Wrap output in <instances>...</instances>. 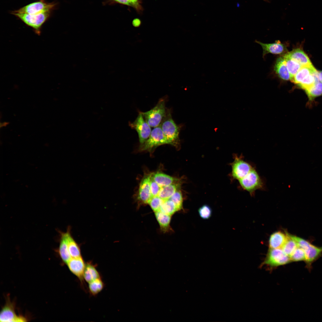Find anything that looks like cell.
<instances>
[{"label": "cell", "mask_w": 322, "mask_h": 322, "mask_svg": "<svg viewBox=\"0 0 322 322\" xmlns=\"http://www.w3.org/2000/svg\"></svg>", "instance_id": "40"}, {"label": "cell", "mask_w": 322, "mask_h": 322, "mask_svg": "<svg viewBox=\"0 0 322 322\" xmlns=\"http://www.w3.org/2000/svg\"><path fill=\"white\" fill-rule=\"evenodd\" d=\"M116 3L131 6L134 7V6L129 0H105L103 2V4L111 5Z\"/></svg>", "instance_id": "36"}, {"label": "cell", "mask_w": 322, "mask_h": 322, "mask_svg": "<svg viewBox=\"0 0 322 322\" xmlns=\"http://www.w3.org/2000/svg\"><path fill=\"white\" fill-rule=\"evenodd\" d=\"M299 63L302 66H310L312 64L307 55L301 49H295L284 54Z\"/></svg>", "instance_id": "17"}, {"label": "cell", "mask_w": 322, "mask_h": 322, "mask_svg": "<svg viewBox=\"0 0 322 322\" xmlns=\"http://www.w3.org/2000/svg\"><path fill=\"white\" fill-rule=\"evenodd\" d=\"M256 42L261 46L263 57L268 53L281 55L286 53L287 51L286 45L279 40L276 41L274 43L270 44H264L257 41H256Z\"/></svg>", "instance_id": "13"}, {"label": "cell", "mask_w": 322, "mask_h": 322, "mask_svg": "<svg viewBox=\"0 0 322 322\" xmlns=\"http://www.w3.org/2000/svg\"><path fill=\"white\" fill-rule=\"evenodd\" d=\"M305 90L309 98L312 100L322 95V83L320 81L315 83L313 86Z\"/></svg>", "instance_id": "28"}, {"label": "cell", "mask_w": 322, "mask_h": 322, "mask_svg": "<svg viewBox=\"0 0 322 322\" xmlns=\"http://www.w3.org/2000/svg\"><path fill=\"white\" fill-rule=\"evenodd\" d=\"M319 77L320 81L322 83V71L319 72Z\"/></svg>", "instance_id": "39"}, {"label": "cell", "mask_w": 322, "mask_h": 322, "mask_svg": "<svg viewBox=\"0 0 322 322\" xmlns=\"http://www.w3.org/2000/svg\"><path fill=\"white\" fill-rule=\"evenodd\" d=\"M66 264L70 271L82 282L86 264L81 256L72 258Z\"/></svg>", "instance_id": "14"}, {"label": "cell", "mask_w": 322, "mask_h": 322, "mask_svg": "<svg viewBox=\"0 0 322 322\" xmlns=\"http://www.w3.org/2000/svg\"><path fill=\"white\" fill-rule=\"evenodd\" d=\"M291 261H304L305 255L303 250L298 246L290 256Z\"/></svg>", "instance_id": "30"}, {"label": "cell", "mask_w": 322, "mask_h": 322, "mask_svg": "<svg viewBox=\"0 0 322 322\" xmlns=\"http://www.w3.org/2000/svg\"><path fill=\"white\" fill-rule=\"evenodd\" d=\"M89 289L90 293L95 295L100 292L104 287L103 282L100 278H97L89 283Z\"/></svg>", "instance_id": "29"}, {"label": "cell", "mask_w": 322, "mask_h": 322, "mask_svg": "<svg viewBox=\"0 0 322 322\" xmlns=\"http://www.w3.org/2000/svg\"><path fill=\"white\" fill-rule=\"evenodd\" d=\"M27 319L17 315L15 312V305L9 298H7L6 303L0 312V321L1 322H25Z\"/></svg>", "instance_id": "11"}, {"label": "cell", "mask_w": 322, "mask_h": 322, "mask_svg": "<svg viewBox=\"0 0 322 322\" xmlns=\"http://www.w3.org/2000/svg\"><path fill=\"white\" fill-rule=\"evenodd\" d=\"M152 174H151L150 190L152 197L158 196L161 187L154 180Z\"/></svg>", "instance_id": "35"}, {"label": "cell", "mask_w": 322, "mask_h": 322, "mask_svg": "<svg viewBox=\"0 0 322 322\" xmlns=\"http://www.w3.org/2000/svg\"><path fill=\"white\" fill-rule=\"evenodd\" d=\"M290 236L297 243L298 246L304 250L305 255L306 266L310 269L312 263L320 256L322 252V247L313 245L308 241L301 237L289 234Z\"/></svg>", "instance_id": "5"}, {"label": "cell", "mask_w": 322, "mask_h": 322, "mask_svg": "<svg viewBox=\"0 0 322 322\" xmlns=\"http://www.w3.org/2000/svg\"><path fill=\"white\" fill-rule=\"evenodd\" d=\"M291 262L290 257L281 248H270L262 265L273 268L287 264Z\"/></svg>", "instance_id": "8"}, {"label": "cell", "mask_w": 322, "mask_h": 322, "mask_svg": "<svg viewBox=\"0 0 322 322\" xmlns=\"http://www.w3.org/2000/svg\"><path fill=\"white\" fill-rule=\"evenodd\" d=\"M288 237L287 233H284L281 231L274 232L270 237L269 244L270 248H281L286 241Z\"/></svg>", "instance_id": "16"}, {"label": "cell", "mask_w": 322, "mask_h": 322, "mask_svg": "<svg viewBox=\"0 0 322 322\" xmlns=\"http://www.w3.org/2000/svg\"><path fill=\"white\" fill-rule=\"evenodd\" d=\"M129 126L137 132L140 145L143 144L148 138L151 132V127L144 118L141 112L134 121L129 122Z\"/></svg>", "instance_id": "10"}, {"label": "cell", "mask_w": 322, "mask_h": 322, "mask_svg": "<svg viewBox=\"0 0 322 322\" xmlns=\"http://www.w3.org/2000/svg\"><path fill=\"white\" fill-rule=\"evenodd\" d=\"M274 70L281 79L285 80H290V74L283 56L276 60L274 66Z\"/></svg>", "instance_id": "18"}, {"label": "cell", "mask_w": 322, "mask_h": 322, "mask_svg": "<svg viewBox=\"0 0 322 322\" xmlns=\"http://www.w3.org/2000/svg\"><path fill=\"white\" fill-rule=\"evenodd\" d=\"M179 210L174 202L170 199L164 201L160 210L161 212L172 216Z\"/></svg>", "instance_id": "26"}, {"label": "cell", "mask_w": 322, "mask_h": 322, "mask_svg": "<svg viewBox=\"0 0 322 322\" xmlns=\"http://www.w3.org/2000/svg\"><path fill=\"white\" fill-rule=\"evenodd\" d=\"M167 100V96L160 98L153 108L146 112H141L144 118L151 127L159 126L165 117L167 108L165 107Z\"/></svg>", "instance_id": "3"}, {"label": "cell", "mask_w": 322, "mask_h": 322, "mask_svg": "<svg viewBox=\"0 0 322 322\" xmlns=\"http://www.w3.org/2000/svg\"><path fill=\"white\" fill-rule=\"evenodd\" d=\"M156 219L162 230L164 232L170 229V223L171 216L165 213L160 211L155 212Z\"/></svg>", "instance_id": "23"}, {"label": "cell", "mask_w": 322, "mask_h": 322, "mask_svg": "<svg viewBox=\"0 0 322 322\" xmlns=\"http://www.w3.org/2000/svg\"><path fill=\"white\" fill-rule=\"evenodd\" d=\"M52 13L47 12L36 14H29L19 13L14 10L11 12V14L31 27L36 33L39 34L41 33L43 25L50 18Z\"/></svg>", "instance_id": "2"}, {"label": "cell", "mask_w": 322, "mask_h": 322, "mask_svg": "<svg viewBox=\"0 0 322 322\" xmlns=\"http://www.w3.org/2000/svg\"><path fill=\"white\" fill-rule=\"evenodd\" d=\"M164 201L158 196L152 197L148 204L155 212L160 210Z\"/></svg>", "instance_id": "31"}, {"label": "cell", "mask_w": 322, "mask_h": 322, "mask_svg": "<svg viewBox=\"0 0 322 322\" xmlns=\"http://www.w3.org/2000/svg\"><path fill=\"white\" fill-rule=\"evenodd\" d=\"M242 189L254 196L257 190L265 189V183L255 167L245 177L238 180Z\"/></svg>", "instance_id": "4"}, {"label": "cell", "mask_w": 322, "mask_h": 322, "mask_svg": "<svg viewBox=\"0 0 322 322\" xmlns=\"http://www.w3.org/2000/svg\"><path fill=\"white\" fill-rule=\"evenodd\" d=\"M231 176L234 179L238 180L247 175L255 167L246 161L241 155H235L234 160L231 164Z\"/></svg>", "instance_id": "9"}, {"label": "cell", "mask_w": 322, "mask_h": 322, "mask_svg": "<svg viewBox=\"0 0 322 322\" xmlns=\"http://www.w3.org/2000/svg\"><path fill=\"white\" fill-rule=\"evenodd\" d=\"M198 212L200 216L204 219H207L211 216L212 210L210 207L208 205H205L201 207Z\"/></svg>", "instance_id": "34"}, {"label": "cell", "mask_w": 322, "mask_h": 322, "mask_svg": "<svg viewBox=\"0 0 322 322\" xmlns=\"http://www.w3.org/2000/svg\"><path fill=\"white\" fill-rule=\"evenodd\" d=\"M316 70L312 65L302 66L291 81L298 85L305 77Z\"/></svg>", "instance_id": "21"}, {"label": "cell", "mask_w": 322, "mask_h": 322, "mask_svg": "<svg viewBox=\"0 0 322 322\" xmlns=\"http://www.w3.org/2000/svg\"><path fill=\"white\" fill-rule=\"evenodd\" d=\"M175 203L179 210L182 208L183 198L181 191L177 190L169 199Z\"/></svg>", "instance_id": "32"}, {"label": "cell", "mask_w": 322, "mask_h": 322, "mask_svg": "<svg viewBox=\"0 0 322 322\" xmlns=\"http://www.w3.org/2000/svg\"><path fill=\"white\" fill-rule=\"evenodd\" d=\"M152 175L154 180L161 187L179 182V179L161 173H157Z\"/></svg>", "instance_id": "19"}, {"label": "cell", "mask_w": 322, "mask_h": 322, "mask_svg": "<svg viewBox=\"0 0 322 322\" xmlns=\"http://www.w3.org/2000/svg\"><path fill=\"white\" fill-rule=\"evenodd\" d=\"M141 23L140 20L138 18L134 19L132 22V24L135 27H139Z\"/></svg>", "instance_id": "38"}, {"label": "cell", "mask_w": 322, "mask_h": 322, "mask_svg": "<svg viewBox=\"0 0 322 322\" xmlns=\"http://www.w3.org/2000/svg\"><path fill=\"white\" fill-rule=\"evenodd\" d=\"M100 278L99 273L96 269L95 265L91 262L86 264L83 273V278L88 283L97 278Z\"/></svg>", "instance_id": "20"}, {"label": "cell", "mask_w": 322, "mask_h": 322, "mask_svg": "<svg viewBox=\"0 0 322 322\" xmlns=\"http://www.w3.org/2000/svg\"><path fill=\"white\" fill-rule=\"evenodd\" d=\"M160 126L164 135L170 142L171 145L177 148H179L180 146L179 134L180 127L173 120L170 109H167L165 115Z\"/></svg>", "instance_id": "1"}, {"label": "cell", "mask_w": 322, "mask_h": 322, "mask_svg": "<svg viewBox=\"0 0 322 322\" xmlns=\"http://www.w3.org/2000/svg\"><path fill=\"white\" fill-rule=\"evenodd\" d=\"M133 4L134 7L139 11L141 10V7L140 4V0H129Z\"/></svg>", "instance_id": "37"}, {"label": "cell", "mask_w": 322, "mask_h": 322, "mask_svg": "<svg viewBox=\"0 0 322 322\" xmlns=\"http://www.w3.org/2000/svg\"><path fill=\"white\" fill-rule=\"evenodd\" d=\"M68 249L72 258L81 257L80 251L78 245L71 236L70 232L68 236Z\"/></svg>", "instance_id": "25"}, {"label": "cell", "mask_w": 322, "mask_h": 322, "mask_svg": "<svg viewBox=\"0 0 322 322\" xmlns=\"http://www.w3.org/2000/svg\"><path fill=\"white\" fill-rule=\"evenodd\" d=\"M179 182L161 187L158 196L164 200L169 199L180 187Z\"/></svg>", "instance_id": "22"}, {"label": "cell", "mask_w": 322, "mask_h": 322, "mask_svg": "<svg viewBox=\"0 0 322 322\" xmlns=\"http://www.w3.org/2000/svg\"><path fill=\"white\" fill-rule=\"evenodd\" d=\"M288 238L281 249L289 257L298 246L296 242L290 236L288 233Z\"/></svg>", "instance_id": "27"}, {"label": "cell", "mask_w": 322, "mask_h": 322, "mask_svg": "<svg viewBox=\"0 0 322 322\" xmlns=\"http://www.w3.org/2000/svg\"><path fill=\"white\" fill-rule=\"evenodd\" d=\"M151 174L145 175L141 181L137 199L140 204H148L152 198L150 190Z\"/></svg>", "instance_id": "12"}, {"label": "cell", "mask_w": 322, "mask_h": 322, "mask_svg": "<svg viewBox=\"0 0 322 322\" xmlns=\"http://www.w3.org/2000/svg\"><path fill=\"white\" fill-rule=\"evenodd\" d=\"M283 56L290 74V80H291L302 66L296 61L285 55Z\"/></svg>", "instance_id": "24"}, {"label": "cell", "mask_w": 322, "mask_h": 322, "mask_svg": "<svg viewBox=\"0 0 322 322\" xmlns=\"http://www.w3.org/2000/svg\"><path fill=\"white\" fill-rule=\"evenodd\" d=\"M69 229L65 233H61L58 253L62 261L67 264L71 257L69 253L68 242V236L70 232Z\"/></svg>", "instance_id": "15"}, {"label": "cell", "mask_w": 322, "mask_h": 322, "mask_svg": "<svg viewBox=\"0 0 322 322\" xmlns=\"http://www.w3.org/2000/svg\"><path fill=\"white\" fill-rule=\"evenodd\" d=\"M57 3L49 2L46 0H39L30 3L19 9L16 12L29 14H36L43 13L52 12L57 7Z\"/></svg>", "instance_id": "7"}, {"label": "cell", "mask_w": 322, "mask_h": 322, "mask_svg": "<svg viewBox=\"0 0 322 322\" xmlns=\"http://www.w3.org/2000/svg\"><path fill=\"white\" fill-rule=\"evenodd\" d=\"M165 144L171 145L170 142L164 135L160 125L154 128L148 139L143 144L140 145V151H152L158 146Z\"/></svg>", "instance_id": "6"}, {"label": "cell", "mask_w": 322, "mask_h": 322, "mask_svg": "<svg viewBox=\"0 0 322 322\" xmlns=\"http://www.w3.org/2000/svg\"><path fill=\"white\" fill-rule=\"evenodd\" d=\"M315 84V79L312 73L305 77L298 85L306 90L313 86Z\"/></svg>", "instance_id": "33"}]
</instances>
